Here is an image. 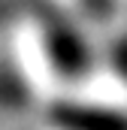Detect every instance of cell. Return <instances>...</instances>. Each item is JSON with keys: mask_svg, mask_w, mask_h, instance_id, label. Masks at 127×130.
Here are the masks:
<instances>
[{"mask_svg": "<svg viewBox=\"0 0 127 130\" xmlns=\"http://www.w3.org/2000/svg\"><path fill=\"white\" fill-rule=\"evenodd\" d=\"M39 21H42L45 52H49L55 70H58L61 76H70V79L82 76V73L88 70V48H85L82 36L73 30L58 12H49V9H45V12L39 15Z\"/></svg>", "mask_w": 127, "mask_h": 130, "instance_id": "1", "label": "cell"}, {"mask_svg": "<svg viewBox=\"0 0 127 130\" xmlns=\"http://www.w3.org/2000/svg\"><path fill=\"white\" fill-rule=\"evenodd\" d=\"M82 3V9L97 18V21H103V18H109V12H112V0H79Z\"/></svg>", "mask_w": 127, "mask_h": 130, "instance_id": "3", "label": "cell"}, {"mask_svg": "<svg viewBox=\"0 0 127 130\" xmlns=\"http://www.w3.org/2000/svg\"><path fill=\"white\" fill-rule=\"evenodd\" d=\"M0 12H3V9H0Z\"/></svg>", "mask_w": 127, "mask_h": 130, "instance_id": "4", "label": "cell"}, {"mask_svg": "<svg viewBox=\"0 0 127 130\" xmlns=\"http://www.w3.org/2000/svg\"><path fill=\"white\" fill-rule=\"evenodd\" d=\"M52 121L61 130H127V115L100 106H79V103L55 106Z\"/></svg>", "mask_w": 127, "mask_h": 130, "instance_id": "2", "label": "cell"}]
</instances>
